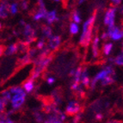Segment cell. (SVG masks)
<instances>
[{
	"mask_svg": "<svg viewBox=\"0 0 123 123\" xmlns=\"http://www.w3.org/2000/svg\"><path fill=\"white\" fill-rule=\"evenodd\" d=\"M6 46L4 45V44H0V57L3 55L5 52V49H6Z\"/></svg>",
	"mask_w": 123,
	"mask_h": 123,
	"instance_id": "obj_23",
	"label": "cell"
},
{
	"mask_svg": "<svg viewBox=\"0 0 123 123\" xmlns=\"http://www.w3.org/2000/svg\"><path fill=\"white\" fill-rule=\"evenodd\" d=\"M81 73H82V66H79L78 68H77L75 74H74V78L73 82L79 83L80 82V77H81Z\"/></svg>",
	"mask_w": 123,
	"mask_h": 123,
	"instance_id": "obj_15",
	"label": "cell"
},
{
	"mask_svg": "<svg viewBox=\"0 0 123 123\" xmlns=\"http://www.w3.org/2000/svg\"><path fill=\"white\" fill-rule=\"evenodd\" d=\"M115 12H116V9L115 7L110 8L107 10L105 13V17L103 23L105 25H108L109 27L115 25Z\"/></svg>",
	"mask_w": 123,
	"mask_h": 123,
	"instance_id": "obj_3",
	"label": "cell"
},
{
	"mask_svg": "<svg viewBox=\"0 0 123 123\" xmlns=\"http://www.w3.org/2000/svg\"><path fill=\"white\" fill-rule=\"evenodd\" d=\"M78 30H79V28L78 26V23H72L70 24V32L72 35H76L78 33Z\"/></svg>",
	"mask_w": 123,
	"mask_h": 123,
	"instance_id": "obj_17",
	"label": "cell"
},
{
	"mask_svg": "<svg viewBox=\"0 0 123 123\" xmlns=\"http://www.w3.org/2000/svg\"><path fill=\"white\" fill-rule=\"evenodd\" d=\"M112 48H113V44L112 43H105L103 46V51L105 55H109V53L112 51Z\"/></svg>",
	"mask_w": 123,
	"mask_h": 123,
	"instance_id": "obj_14",
	"label": "cell"
},
{
	"mask_svg": "<svg viewBox=\"0 0 123 123\" xmlns=\"http://www.w3.org/2000/svg\"><path fill=\"white\" fill-rule=\"evenodd\" d=\"M99 37L97 35H96L93 40L92 46H91V48H92V53H93V57L94 58H98L99 57Z\"/></svg>",
	"mask_w": 123,
	"mask_h": 123,
	"instance_id": "obj_6",
	"label": "cell"
},
{
	"mask_svg": "<svg viewBox=\"0 0 123 123\" xmlns=\"http://www.w3.org/2000/svg\"><path fill=\"white\" fill-rule=\"evenodd\" d=\"M17 52L24 54V53H28L29 50L30 49V43L26 41H18L17 42Z\"/></svg>",
	"mask_w": 123,
	"mask_h": 123,
	"instance_id": "obj_5",
	"label": "cell"
},
{
	"mask_svg": "<svg viewBox=\"0 0 123 123\" xmlns=\"http://www.w3.org/2000/svg\"><path fill=\"white\" fill-rule=\"evenodd\" d=\"M85 0H78V4H83V3L84 2Z\"/></svg>",
	"mask_w": 123,
	"mask_h": 123,
	"instance_id": "obj_29",
	"label": "cell"
},
{
	"mask_svg": "<svg viewBox=\"0 0 123 123\" xmlns=\"http://www.w3.org/2000/svg\"><path fill=\"white\" fill-rule=\"evenodd\" d=\"M10 12L12 15H16L18 12V3L15 2L10 6Z\"/></svg>",
	"mask_w": 123,
	"mask_h": 123,
	"instance_id": "obj_19",
	"label": "cell"
},
{
	"mask_svg": "<svg viewBox=\"0 0 123 123\" xmlns=\"http://www.w3.org/2000/svg\"><path fill=\"white\" fill-rule=\"evenodd\" d=\"M109 37V35H108V33H103V35H102V39H103V41H107Z\"/></svg>",
	"mask_w": 123,
	"mask_h": 123,
	"instance_id": "obj_26",
	"label": "cell"
},
{
	"mask_svg": "<svg viewBox=\"0 0 123 123\" xmlns=\"http://www.w3.org/2000/svg\"><path fill=\"white\" fill-rule=\"evenodd\" d=\"M1 28H2V25H1V23H0V29H1Z\"/></svg>",
	"mask_w": 123,
	"mask_h": 123,
	"instance_id": "obj_31",
	"label": "cell"
},
{
	"mask_svg": "<svg viewBox=\"0 0 123 123\" xmlns=\"http://www.w3.org/2000/svg\"><path fill=\"white\" fill-rule=\"evenodd\" d=\"M33 115H34V117H35V121H37V122H42V121H45V117H44L43 114L41 113V112H40V111L38 110H35V112H33Z\"/></svg>",
	"mask_w": 123,
	"mask_h": 123,
	"instance_id": "obj_13",
	"label": "cell"
},
{
	"mask_svg": "<svg viewBox=\"0 0 123 123\" xmlns=\"http://www.w3.org/2000/svg\"><path fill=\"white\" fill-rule=\"evenodd\" d=\"M9 11H10V5L9 4H0V17L5 19L8 17Z\"/></svg>",
	"mask_w": 123,
	"mask_h": 123,
	"instance_id": "obj_9",
	"label": "cell"
},
{
	"mask_svg": "<svg viewBox=\"0 0 123 123\" xmlns=\"http://www.w3.org/2000/svg\"><path fill=\"white\" fill-rule=\"evenodd\" d=\"M83 108L77 101H72L68 103L66 109V114L67 115H75L78 113H82Z\"/></svg>",
	"mask_w": 123,
	"mask_h": 123,
	"instance_id": "obj_2",
	"label": "cell"
},
{
	"mask_svg": "<svg viewBox=\"0 0 123 123\" xmlns=\"http://www.w3.org/2000/svg\"><path fill=\"white\" fill-rule=\"evenodd\" d=\"M112 1V5L113 6H118L120 4H121V0H111Z\"/></svg>",
	"mask_w": 123,
	"mask_h": 123,
	"instance_id": "obj_24",
	"label": "cell"
},
{
	"mask_svg": "<svg viewBox=\"0 0 123 123\" xmlns=\"http://www.w3.org/2000/svg\"><path fill=\"white\" fill-rule=\"evenodd\" d=\"M114 64H115L117 66H123V49L121 51V53L115 58Z\"/></svg>",
	"mask_w": 123,
	"mask_h": 123,
	"instance_id": "obj_16",
	"label": "cell"
},
{
	"mask_svg": "<svg viewBox=\"0 0 123 123\" xmlns=\"http://www.w3.org/2000/svg\"><path fill=\"white\" fill-rule=\"evenodd\" d=\"M120 13H121V15H123V5L121 6V8H120Z\"/></svg>",
	"mask_w": 123,
	"mask_h": 123,
	"instance_id": "obj_28",
	"label": "cell"
},
{
	"mask_svg": "<svg viewBox=\"0 0 123 123\" xmlns=\"http://www.w3.org/2000/svg\"><path fill=\"white\" fill-rule=\"evenodd\" d=\"M17 53V43H13L10 45L8 47H6L5 52H4V55L5 56H12L15 53Z\"/></svg>",
	"mask_w": 123,
	"mask_h": 123,
	"instance_id": "obj_10",
	"label": "cell"
},
{
	"mask_svg": "<svg viewBox=\"0 0 123 123\" xmlns=\"http://www.w3.org/2000/svg\"><path fill=\"white\" fill-rule=\"evenodd\" d=\"M53 1H55V2H60V0H53Z\"/></svg>",
	"mask_w": 123,
	"mask_h": 123,
	"instance_id": "obj_30",
	"label": "cell"
},
{
	"mask_svg": "<svg viewBox=\"0 0 123 123\" xmlns=\"http://www.w3.org/2000/svg\"><path fill=\"white\" fill-rule=\"evenodd\" d=\"M75 72H76V70H75V69H72V70L70 71V72H69V76L73 77L74 74H75Z\"/></svg>",
	"mask_w": 123,
	"mask_h": 123,
	"instance_id": "obj_27",
	"label": "cell"
},
{
	"mask_svg": "<svg viewBox=\"0 0 123 123\" xmlns=\"http://www.w3.org/2000/svg\"><path fill=\"white\" fill-rule=\"evenodd\" d=\"M60 44H61V38L59 35H52L48 38L47 47L51 50H53V51L57 50L60 46Z\"/></svg>",
	"mask_w": 123,
	"mask_h": 123,
	"instance_id": "obj_4",
	"label": "cell"
},
{
	"mask_svg": "<svg viewBox=\"0 0 123 123\" xmlns=\"http://www.w3.org/2000/svg\"><path fill=\"white\" fill-rule=\"evenodd\" d=\"M96 18H97V10H95L93 14L91 15V17L84 23L83 32L79 40V44L82 47H87L89 46V44L90 43V41H91Z\"/></svg>",
	"mask_w": 123,
	"mask_h": 123,
	"instance_id": "obj_1",
	"label": "cell"
},
{
	"mask_svg": "<svg viewBox=\"0 0 123 123\" xmlns=\"http://www.w3.org/2000/svg\"><path fill=\"white\" fill-rule=\"evenodd\" d=\"M72 20H73L74 23H80L82 22V19L80 17V14L78 10H75V11L72 13Z\"/></svg>",
	"mask_w": 123,
	"mask_h": 123,
	"instance_id": "obj_18",
	"label": "cell"
},
{
	"mask_svg": "<svg viewBox=\"0 0 123 123\" xmlns=\"http://www.w3.org/2000/svg\"><path fill=\"white\" fill-rule=\"evenodd\" d=\"M96 119L97 121H102L103 119V114H100V113H97V115H96Z\"/></svg>",
	"mask_w": 123,
	"mask_h": 123,
	"instance_id": "obj_25",
	"label": "cell"
},
{
	"mask_svg": "<svg viewBox=\"0 0 123 123\" xmlns=\"http://www.w3.org/2000/svg\"><path fill=\"white\" fill-rule=\"evenodd\" d=\"M23 88L24 89V90L26 92L29 93L35 88V84H34V80L31 78H28L27 80H25L23 83Z\"/></svg>",
	"mask_w": 123,
	"mask_h": 123,
	"instance_id": "obj_7",
	"label": "cell"
},
{
	"mask_svg": "<svg viewBox=\"0 0 123 123\" xmlns=\"http://www.w3.org/2000/svg\"><path fill=\"white\" fill-rule=\"evenodd\" d=\"M41 31H42V38H47L48 39L50 36L53 35V30L50 28L49 26H47V25H43L42 26V29H41Z\"/></svg>",
	"mask_w": 123,
	"mask_h": 123,
	"instance_id": "obj_11",
	"label": "cell"
},
{
	"mask_svg": "<svg viewBox=\"0 0 123 123\" xmlns=\"http://www.w3.org/2000/svg\"><path fill=\"white\" fill-rule=\"evenodd\" d=\"M102 81V85L103 86H106V85H109V84H112L113 83H115V76H112V75H108L107 77H105L103 79L101 80Z\"/></svg>",
	"mask_w": 123,
	"mask_h": 123,
	"instance_id": "obj_12",
	"label": "cell"
},
{
	"mask_svg": "<svg viewBox=\"0 0 123 123\" xmlns=\"http://www.w3.org/2000/svg\"><path fill=\"white\" fill-rule=\"evenodd\" d=\"M55 81H56L55 78H53V77H47V82L49 85H53V84L55 83Z\"/></svg>",
	"mask_w": 123,
	"mask_h": 123,
	"instance_id": "obj_22",
	"label": "cell"
},
{
	"mask_svg": "<svg viewBox=\"0 0 123 123\" xmlns=\"http://www.w3.org/2000/svg\"><path fill=\"white\" fill-rule=\"evenodd\" d=\"M20 1V7L22 10H27L29 8V2L26 0H19Z\"/></svg>",
	"mask_w": 123,
	"mask_h": 123,
	"instance_id": "obj_21",
	"label": "cell"
},
{
	"mask_svg": "<svg viewBox=\"0 0 123 123\" xmlns=\"http://www.w3.org/2000/svg\"><path fill=\"white\" fill-rule=\"evenodd\" d=\"M44 47H45V38H41V39L38 41V43H37L36 48L38 50H41V49H42Z\"/></svg>",
	"mask_w": 123,
	"mask_h": 123,
	"instance_id": "obj_20",
	"label": "cell"
},
{
	"mask_svg": "<svg viewBox=\"0 0 123 123\" xmlns=\"http://www.w3.org/2000/svg\"><path fill=\"white\" fill-rule=\"evenodd\" d=\"M122 46H123V43H122Z\"/></svg>",
	"mask_w": 123,
	"mask_h": 123,
	"instance_id": "obj_32",
	"label": "cell"
},
{
	"mask_svg": "<svg viewBox=\"0 0 123 123\" xmlns=\"http://www.w3.org/2000/svg\"><path fill=\"white\" fill-rule=\"evenodd\" d=\"M45 20L47 21V23L48 24H52L54 22L59 20V18L57 17V13H56V10H52V11H49L47 12V17H46Z\"/></svg>",
	"mask_w": 123,
	"mask_h": 123,
	"instance_id": "obj_8",
	"label": "cell"
}]
</instances>
